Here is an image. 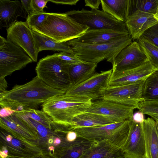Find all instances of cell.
<instances>
[{"label":"cell","instance_id":"6","mask_svg":"<svg viewBox=\"0 0 158 158\" xmlns=\"http://www.w3.org/2000/svg\"><path fill=\"white\" fill-rule=\"evenodd\" d=\"M79 137L90 142L106 141L121 148L128 137L129 120L106 125L72 129Z\"/></svg>","mask_w":158,"mask_h":158},{"label":"cell","instance_id":"27","mask_svg":"<svg viewBox=\"0 0 158 158\" xmlns=\"http://www.w3.org/2000/svg\"><path fill=\"white\" fill-rule=\"evenodd\" d=\"M142 101L158 100V70L147 77L142 96Z\"/></svg>","mask_w":158,"mask_h":158},{"label":"cell","instance_id":"15","mask_svg":"<svg viewBox=\"0 0 158 158\" xmlns=\"http://www.w3.org/2000/svg\"><path fill=\"white\" fill-rule=\"evenodd\" d=\"M0 145L5 146L11 156L32 157L43 155L38 144L17 138L3 130L0 132Z\"/></svg>","mask_w":158,"mask_h":158},{"label":"cell","instance_id":"49","mask_svg":"<svg viewBox=\"0 0 158 158\" xmlns=\"http://www.w3.org/2000/svg\"><path fill=\"white\" fill-rule=\"evenodd\" d=\"M122 158H123V157H122Z\"/></svg>","mask_w":158,"mask_h":158},{"label":"cell","instance_id":"3","mask_svg":"<svg viewBox=\"0 0 158 158\" xmlns=\"http://www.w3.org/2000/svg\"><path fill=\"white\" fill-rule=\"evenodd\" d=\"M89 28L65 13H48L46 19L42 24L31 29L57 43H62L79 38Z\"/></svg>","mask_w":158,"mask_h":158},{"label":"cell","instance_id":"23","mask_svg":"<svg viewBox=\"0 0 158 158\" xmlns=\"http://www.w3.org/2000/svg\"><path fill=\"white\" fill-rule=\"evenodd\" d=\"M97 66V64L83 61L70 65L69 74L72 86L80 84L91 77L96 73Z\"/></svg>","mask_w":158,"mask_h":158},{"label":"cell","instance_id":"34","mask_svg":"<svg viewBox=\"0 0 158 158\" xmlns=\"http://www.w3.org/2000/svg\"><path fill=\"white\" fill-rule=\"evenodd\" d=\"M140 37L148 40L158 47V23L147 30Z\"/></svg>","mask_w":158,"mask_h":158},{"label":"cell","instance_id":"30","mask_svg":"<svg viewBox=\"0 0 158 158\" xmlns=\"http://www.w3.org/2000/svg\"><path fill=\"white\" fill-rule=\"evenodd\" d=\"M158 0H130V15L137 10L155 14Z\"/></svg>","mask_w":158,"mask_h":158},{"label":"cell","instance_id":"14","mask_svg":"<svg viewBox=\"0 0 158 158\" xmlns=\"http://www.w3.org/2000/svg\"><path fill=\"white\" fill-rule=\"evenodd\" d=\"M129 131L127 139L121 148L124 158H145L144 135L142 123L129 119Z\"/></svg>","mask_w":158,"mask_h":158},{"label":"cell","instance_id":"40","mask_svg":"<svg viewBox=\"0 0 158 158\" xmlns=\"http://www.w3.org/2000/svg\"><path fill=\"white\" fill-rule=\"evenodd\" d=\"M31 0H20L22 7L27 14L28 15H27L33 13L31 6Z\"/></svg>","mask_w":158,"mask_h":158},{"label":"cell","instance_id":"24","mask_svg":"<svg viewBox=\"0 0 158 158\" xmlns=\"http://www.w3.org/2000/svg\"><path fill=\"white\" fill-rule=\"evenodd\" d=\"M102 10L117 20L125 22L130 15V0H101Z\"/></svg>","mask_w":158,"mask_h":158},{"label":"cell","instance_id":"21","mask_svg":"<svg viewBox=\"0 0 158 158\" xmlns=\"http://www.w3.org/2000/svg\"><path fill=\"white\" fill-rule=\"evenodd\" d=\"M123 155L121 148L108 142L94 141L80 158H122Z\"/></svg>","mask_w":158,"mask_h":158},{"label":"cell","instance_id":"8","mask_svg":"<svg viewBox=\"0 0 158 158\" xmlns=\"http://www.w3.org/2000/svg\"><path fill=\"white\" fill-rule=\"evenodd\" d=\"M33 62L21 48L0 36V77L10 75Z\"/></svg>","mask_w":158,"mask_h":158},{"label":"cell","instance_id":"47","mask_svg":"<svg viewBox=\"0 0 158 158\" xmlns=\"http://www.w3.org/2000/svg\"><path fill=\"white\" fill-rule=\"evenodd\" d=\"M154 16L158 20V7L156 13L154 15Z\"/></svg>","mask_w":158,"mask_h":158},{"label":"cell","instance_id":"2","mask_svg":"<svg viewBox=\"0 0 158 158\" xmlns=\"http://www.w3.org/2000/svg\"><path fill=\"white\" fill-rule=\"evenodd\" d=\"M92 101L91 98L65 94L50 98L42 104V109L54 123L71 128L73 118L85 112Z\"/></svg>","mask_w":158,"mask_h":158},{"label":"cell","instance_id":"28","mask_svg":"<svg viewBox=\"0 0 158 158\" xmlns=\"http://www.w3.org/2000/svg\"><path fill=\"white\" fill-rule=\"evenodd\" d=\"M14 114L31 118L49 128L55 129L59 126L43 110L29 108L23 111H16Z\"/></svg>","mask_w":158,"mask_h":158},{"label":"cell","instance_id":"45","mask_svg":"<svg viewBox=\"0 0 158 158\" xmlns=\"http://www.w3.org/2000/svg\"><path fill=\"white\" fill-rule=\"evenodd\" d=\"M7 158H51L49 157L46 156H44L43 155H41V156L35 157H17L15 156H11L10 155H9L8 157Z\"/></svg>","mask_w":158,"mask_h":158},{"label":"cell","instance_id":"7","mask_svg":"<svg viewBox=\"0 0 158 158\" xmlns=\"http://www.w3.org/2000/svg\"><path fill=\"white\" fill-rule=\"evenodd\" d=\"M89 29H112L129 32L125 22L119 21L103 10L82 9L65 13Z\"/></svg>","mask_w":158,"mask_h":158},{"label":"cell","instance_id":"37","mask_svg":"<svg viewBox=\"0 0 158 158\" xmlns=\"http://www.w3.org/2000/svg\"><path fill=\"white\" fill-rule=\"evenodd\" d=\"M48 0H31V6L33 13L43 11L44 9L48 8L47 4Z\"/></svg>","mask_w":158,"mask_h":158},{"label":"cell","instance_id":"31","mask_svg":"<svg viewBox=\"0 0 158 158\" xmlns=\"http://www.w3.org/2000/svg\"><path fill=\"white\" fill-rule=\"evenodd\" d=\"M91 142L86 140L68 148L59 158H80L90 147Z\"/></svg>","mask_w":158,"mask_h":158},{"label":"cell","instance_id":"4","mask_svg":"<svg viewBox=\"0 0 158 158\" xmlns=\"http://www.w3.org/2000/svg\"><path fill=\"white\" fill-rule=\"evenodd\" d=\"M130 34L111 41L102 44H88L73 40L67 42L74 54L81 60L98 64L104 60L110 62L123 48L132 42Z\"/></svg>","mask_w":158,"mask_h":158},{"label":"cell","instance_id":"16","mask_svg":"<svg viewBox=\"0 0 158 158\" xmlns=\"http://www.w3.org/2000/svg\"><path fill=\"white\" fill-rule=\"evenodd\" d=\"M0 127L3 130L17 138L38 143L37 133L14 113L6 117H0Z\"/></svg>","mask_w":158,"mask_h":158},{"label":"cell","instance_id":"13","mask_svg":"<svg viewBox=\"0 0 158 158\" xmlns=\"http://www.w3.org/2000/svg\"><path fill=\"white\" fill-rule=\"evenodd\" d=\"M7 40L23 49L33 62L37 61V53L32 30L26 21H17L6 29Z\"/></svg>","mask_w":158,"mask_h":158},{"label":"cell","instance_id":"41","mask_svg":"<svg viewBox=\"0 0 158 158\" xmlns=\"http://www.w3.org/2000/svg\"><path fill=\"white\" fill-rule=\"evenodd\" d=\"M79 0H48L49 2L56 4L75 5Z\"/></svg>","mask_w":158,"mask_h":158},{"label":"cell","instance_id":"36","mask_svg":"<svg viewBox=\"0 0 158 158\" xmlns=\"http://www.w3.org/2000/svg\"><path fill=\"white\" fill-rule=\"evenodd\" d=\"M0 107H8L16 111H21L28 110L29 108L15 102L6 100H0Z\"/></svg>","mask_w":158,"mask_h":158},{"label":"cell","instance_id":"46","mask_svg":"<svg viewBox=\"0 0 158 158\" xmlns=\"http://www.w3.org/2000/svg\"><path fill=\"white\" fill-rule=\"evenodd\" d=\"M148 115L150 116L155 120L158 121V115L152 114H148Z\"/></svg>","mask_w":158,"mask_h":158},{"label":"cell","instance_id":"26","mask_svg":"<svg viewBox=\"0 0 158 158\" xmlns=\"http://www.w3.org/2000/svg\"><path fill=\"white\" fill-rule=\"evenodd\" d=\"M35 46L37 53L45 50L59 51L73 53L67 42L58 43L43 34L32 30ZM74 54V53H73Z\"/></svg>","mask_w":158,"mask_h":158},{"label":"cell","instance_id":"48","mask_svg":"<svg viewBox=\"0 0 158 158\" xmlns=\"http://www.w3.org/2000/svg\"><path fill=\"white\" fill-rule=\"evenodd\" d=\"M156 121V126L157 128V132L158 133V121L157 120H155Z\"/></svg>","mask_w":158,"mask_h":158},{"label":"cell","instance_id":"1","mask_svg":"<svg viewBox=\"0 0 158 158\" xmlns=\"http://www.w3.org/2000/svg\"><path fill=\"white\" fill-rule=\"evenodd\" d=\"M65 93L50 87L36 76L25 84L15 85L10 90L0 93V100L10 101L35 109L52 98Z\"/></svg>","mask_w":158,"mask_h":158},{"label":"cell","instance_id":"44","mask_svg":"<svg viewBox=\"0 0 158 158\" xmlns=\"http://www.w3.org/2000/svg\"><path fill=\"white\" fill-rule=\"evenodd\" d=\"M9 156V152L6 148L0 145V158H7Z\"/></svg>","mask_w":158,"mask_h":158},{"label":"cell","instance_id":"29","mask_svg":"<svg viewBox=\"0 0 158 158\" xmlns=\"http://www.w3.org/2000/svg\"><path fill=\"white\" fill-rule=\"evenodd\" d=\"M137 41L148 61L158 70V47L148 40L142 37L137 40Z\"/></svg>","mask_w":158,"mask_h":158},{"label":"cell","instance_id":"10","mask_svg":"<svg viewBox=\"0 0 158 158\" xmlns=\"http://www.w3.org/2000/svg\"><path fill=\"white\" fill-rule=\"evenodd\" d=\"M146 79L128 85L108 86L101 99L112 101L138 109L139 103L142 101L143 90Z\"/></svg>","mask_w":158,"mask_h":158},{"label":"cell","instance_id":"9","mask_svg":"<svg viewBox=\"0 0 158 158\" xmlns=\"http://www.w3.org/2000/svg\"><path fill=\"white\" fill-rule=\"evenodd\" d=\"M112 69L100 73H95L91 77L79 84L71 86L66 92L67 95L91 98L95 101L101 99L108 86Z\"/></svg>","mask_w":158,"mask_h":158},{"label":"cell","instance_id":"12","mask_svg":"<svg viewBox=\"0 0 158 158\" xmlns=\"http://www.w3.org/2000/svg\"><path fill=\"white\" fill-rule=\"evenodd\" d=\"M134 106L104 99L92 101L90 106L85 112L100 114L115 123L132 118Z\"/></svg>","mask_w":158,"mask_h":158},{"label":"cell","instance_id":"39","mask_svg":"<svg viewBox=\"0 0 158 158\" xmlns=\"http://www.w3.org/2000/svg\"><path fill=\"white\" fill-rule=\"evenodd\" d=\"M16 111L8 107H1L0 110V117L5 118L13 114Z\"/></svg>","mask_w":158,"mask_h":158},{"label":"cell","instance_id":"18","mask_svg":"<svg viewBox=\"0 0 158 158\" xmlns=\"http://www.w3.org/2000/svg\"><path fill=\"white\" fill-rule=\"evenodd\" d=\"M154 15L137 10L127 18L125 23L132 40H138L147 30L158 23Z\"/></svg>","mask_w":158,"mask_h":158},{"label":"cell","instance_id":"19","mask_svg":"<svg viewBox=\"0 0 158 158\" xmlns=\"http://www.w3.org/2000/svg\"><path fill=\"white\" fill-rule=\"evenodd\" d=\"M129 34V32L112 29H88L81 36L73 40L85 44H100L109 42Z\"/></svg>","mask_w":158,"mask_h":158},{"label":"cell","instance_id":"35","mask_svg":"<svg viewBox=\"0 0 158 158\" xmlns=\"http://www.w3.org/2000/svg\"><path fill=\"white\" fill-rule=\"evenodd\" d=\"M55 54L59 58L65 61L70 65L76 64L83 61L77 57L73 53L60 52Z\"/></svg>","mask_w":158,"mask_h":158},{"label":"cell","instance_id":"22","mask_svg":"<svg viewBox=\"0 0 158 158\" xmlns=\"http://www.w3.org/2000/svg\"><path fill=\"white\" fill-rule=\"evenodd\" d=\"M144 137L145 158H158V133L156 121L152 118L142 123Z\"/></svg>","mask_w":158,"mask_h":158},{"label":"cell","instance_id":"11","mask_svg":"<svg viewBox=\"0 0 158 158\" xmlns=\"http://www.w3.org/2000/svg\"><path fill=\"white\" fill-rule=\"evenodd\" d=\"M148 61L137 41L132 42L122 49L111 61L112 73L138 67Z\"/></svg>","mask_w":158,"mask_h":158},{"label":"cell","instance_id":"42","mask_svg":"<svg viewBox=\"0 0 158 158\" xmlns=\"http://www.w3.org/2000/svg\"><path fill=\"white\" fill-rule=\"evenodd\" d=\"M143 114L139 111L133 114L132 119L135 122L141 123L144 119Z\"/></svg>","mask_w":158,"mask_h":158},{"label":"cell","instance_id":"20","mask_svg":"<svg viewBox=\"0 0 158 158\" xmlns=\"http://www.w3.org/2000/svg\"><path fill=\"white\" fill-rule=\"evenodd\" d=\"M27 15L20 1L0 0L1 28H9L17 21V18L19 16L27 19Z\"/></svg>","mask_w":158,"mask_h":158},{"label":"cell","instance_id":"33","mask_svg":"<svg viewBox=\"0 0 158 158\" xmlns=\"http://www.w3.org/2000/svg\"><path fill=\"white\" fill-rule=\"evenodd\" d=\"M138 109L144 114L158 115V100L141 101L138 104Z\"/></svg>","mask_w":158,"mask_h":158},{"label":"cell","instance_id":"32","mask_svg":"<svg viewBox=\"0 0 158 158\" xmlns=\"http://www.w3.org/2000/svg\"><path fill=\"white\" fill-rule=\"evenodd\" d=\"M48 15V13L44 11L35 12L27 15L26 21L31 29L35 28L40 26L45 20Z\"/></svg>","mask_w":158,"mask_h":158},{"label":"cell","instance_id":"38","mask_svg":"<svg viewBox=\"0 0 158 158\" xmlns=\"http://www.w3.org/2000/svg\"><path fill=\"white\" fill-rule=\"evenodd\" d=\"M85 6L89 7L91 9H98L101 4V0H85Z\"/></svg>","mask_w":158,"mask_h":158},{"label":"cell","instance_id":"17","mask_svg":"<svg viewBox=\"0 0 158 158\" xmlns=\"http://www.w3.org/2000/svg\"><path fill=\"white\" fill-rule=\"evenodd\" d=\"M157 70L149 61L137 67L122 71L112 73L109 86H118L129 84L146 79Z\"/></svg>","mask_w":158,"mask_h":158},{"label":"cell","instance_id":"5","mask_svg":"<svg viewBox=\"0 0 158 158\" xmlns=\"http://www.w3.org/2000/svg\"><path fill=\"white\" fill-rule=\"evenodd\" d=\"M70 66L54 53L41 59L35 70L36 76L48 86L66 92L72 86L69 74Z\"/></svg>","mask_w":158,"mask_h":158},{"label":"cell","instance_id":"25","mask_svg":"<svg viewBox=\"0 0 158 158\" xmlns=\"http://www.w3.org/2000/svg\"><path fill=\"white\" fill-rule=\"evenodd\" d=\"M114 123H116L104 116L84 112L73 118L71 128L100 126Z\"/></svg>","mask_w":158,"mask_h":158},{"label":"cell","instance_id":"43","mask_svg":"<svg viewBox=\"0 0 158 158\" xmlns=\"http://www.w3.org/2000/svg\"><path fill=\"white\" fill-rule=\"evenodd\" d=\"M7 87V83L5 78L0 77V93L6 91Z\"/></svg>","mask_w":158,"mask_h":158}]
</instances>
